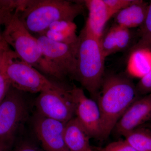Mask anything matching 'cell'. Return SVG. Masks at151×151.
Segmentation results:
<instances>
[{
    "label": "cell",
    "instance_id": "obj_1",
    "mask_svg": "<svg viewBox=\"0 0 151 151\" xmlns=\"http://www.w3.org/2000/svg\"><path fill=\"white\" fill-rule=\"evenodd\" d=\"M138 95L136 86L127 74L105 76L96 101L101 114V140L109 137L119 119L139 97Z\"/></svg>",
    "mask_w": 151,
    "mask_h": 151
},
{
    "label": "cell",
    "instance_id": "obj_2",
    "mask_svg": "<svg viewBox=\"0 0 151 151\" xmlns=\"http://www.w3.org/2000/svg\"><path fill=\"white\" fill-rule=\"evenodd\" d=\"M83 1L29 0L22 12L18 13L19 18L32 34H42L50 26L59 21L74 22L84 13Z\"/></svg>",
    "mask_w": 151,
    "mask_h": 151
},
{
    "label": "cell",
    "instance_id": "obj_3",
    "mask_svg": "<svg viewBox=\"0 0 151 151\" xmlns=\"http://www.w3.org/2000/svg\"><path fill=\"white\" fill-rule=\"evenodd\" d=\"M105 58L100 41L83 27L78 35L74 79L96 101L105 77Z\"/></svg>",
    "mask_w": 151,
    "mask_h": 151
},
{
    "label": "cell",
    "instance_id": "obj_4",
    "mask_svg": "<svg viewBox=\"0 0 151 151\" xmlns=\"http://www.w3.org/2000/svg\"><path fill=\"white\" fill-rule=\"evenodd\" d=\"M2 36L22 60L45 76L56 80L54 72L42 55L37 39L26 27L15 12L6 22Z\"/></svg>",
    "mask_w": 151,
    "mask_h": 151
},
{
    "label": "cell",
    "instance_id": "obj_5",
    "mask_svg": "<svg viewBox=\"0 0 151 151\" xmlns=\"http://www.w3.org/2000/svg\"><path fill=\"white\" fill-rule=\"evenodd\" d=\"M29 111L30 103L25 92L11 86L0 104V143L13 145Z\"/></svg>",
    "mask_w": 151,
    "mask_h": 151
},
{
    "label": "cell",
    "instance_id": "obj_6",
    "mask_svg": "<svg viewBox=\"0 0 151 151\" xmlns=\"http://www.w3.org/2000/svg\"><path fill=\"white\" fill-rule=\"evenodd\" d=\"M45 59L51 68L57 80L62 81L67 76L74 79L76 71L77 43H59L43 35L35 37Z\"/></svg>",
    "mask_w": 151,
    "mask_h": 151
},
{
    "label": "cell",
    "instance_id": "obj_7",
    "mask_svg": "<svg viewBox=\"0 0 151 151\" xmlns=\"http://www.w3.org/2000/svg\"><path fill=\"white\" fill-rule=\"evenodd\" d=\"M6 73L11 86L25 93H40L49 90L58 91L65 87L51 81L18 56L9 64Z\"/></svg>",
    "mask_w": 151,
    "mask_h": 151
},
{
    "label": "cell",
    "instance_id": "obj_8",
    "mask_svg": "<svg viewBox=\"0 0 151 151\" xmlns=\"http://www.w3.org/2000/svg\"><path fill=\"white\" fill-rule=\"evenodd\" d=\"M36 112L42 116L66 123L75 116V105L66 87L58 91L49 90L40 93L35 100Z\"/></svg>",
    "mask_w": 151,
    "mask_h": 151
},
{
    "label": "cell",
    "instance_id": "obj_9",
    "mask_svg": "<svg viewBox=\"0 0 151 151\" xmlns=\"http://www.w3.org/2000/svg\"><path fill=\"white\" fill-rule=\"evenodd\" d=\"M75 105V116L91 138L101 139L102 124L97 102L86 96L83 89L76 86L70 89Z\"/></svg>",
    "mask_w": 151,
    "mask_h": 151
},
{
    "label": "cell",
    "instance_id": "obj_10",
    "mask_svg": "<svg viewBox=\"0 0 151 151\" xmlns=\"http://www.w3.org/2000/svg\"><path fill=\"white\" fill-rule=\"evenodd\" d=\"M65 124L44 117L36 112L33 118V130L45 150L69 151L64 142Z\"/></svg>",
    "mask_w": 151,
    "mask_h": 151
},
{
    "label": "cell",
    "instance_id": "obj_11",
    "mask_svg": "<svg viewBox=\"0 0 151 151\" xmlns=\"http://www.w3.org/2000/svg\"><path fill=\"white\" fill-rule=\"evenodd\" d=\"M151 119V94L139 97L131 104L116 124L113 132L124 136Z\"/></svg>",
    "mask_w": 151,
    "mask_h": 151
},
{
    "label": "cell",
    "instance_id": "obj_12",
    "mask_svg": "<svg viewBox=\"0 0 151 151\" xmlns=\"http://www.w3.org/2000/svg\"><path fill=\"white\" fill-rule=\"evenodd\" d=\"M83 1L88 11V17L84 28L100 41L105 31L107 23L113 15L104 0H85Z\"/></svg>",
    "mask_w": 151,
    "mask_h": 151
},
{
    "label": "cell",
    "instance_id": "obj_13",
    "mask_svg": "<svg viewBox=\"0 0 151 151\" xmlns=\"http://www.w3.org/2000/svg\"><path fill=\"white\" fill-rule=\"evenodd\" d=\"M88 133L75 117L65 124V145L69 151H94L90 145Z\"/></svg>",
    "mask_w": 151,
    "mask_h": 151
},
{
    "label": "cell",
    "instance_id": "obj_14",
    "mask_svg": "<svg viewBox=\"0 0 151 151\" xmlns=\"http://www.w3.org/2000/svg\"><path fill=\"white\" fill-rule=\"evenodd\" d=\"M149 4L142 0H136L132 4L115 15V24L131 29L140 27L145 22Z\"/></svg>",
    "mask_w": 151,
    "mask_h": 151
},
{
    "label": "cell",
    "instance_id": "obj_15",
    "mask_svg": "<svg viewBox=\"0 0 151 151\" xmlns=\"http://www.w3.org/2000/svg\"><path fill=\"white\" fill-rule=\"evenodd\" d=\"M76 29L77 26L74 22L59 21L52 24L41 35L59 43L75 45L78 41Z\"/></svg>",
    "mask_w": 151,
    "mask_h": 151
},
{
    "label": "cell",
    "instance_id": "obj_16",
    "mask_svg": "<svg viewBox=\"0 0 151 151\" xmlns=\"http://www.w3.org/2000/svg\"><path fill=\"white\" fill-rule=\"evenodd\" d=\"M151 70V51L138 50L128 55L127 75L130 77L142 78Z\"/></svg>",
    "mask_w": 151,
    "mask_h": 151
},
{
    "label": "cell",
    "instance_id": "obj_17",
    "mask_svg": "<svg viewBox=\"0 0 151 151\" xmlns=\"http://www.w3.org/2000/svg\"><path fill=\"white\" fill-rule=\"evenodd\" d=\"M125 140L137 151H151V130L139 127L124 136Z\"/></svg>",
    "mask_w": 151,
    "mask_h": 151
},
{
    "label": "cell",
    "instance_id": "obj_18",
    "mask_svg": "<svg viewBox=\"0 0 151 151\" xmlns=\"http://www.w3.org/2000/svg\"><path fill=\"white\" fill-rule=\"evenodd\" d=\"M17 56L15 52L9 47L4 52L0 60V104L11 86L7 75V68L11 61Z\"/></svg>",
    "mask_w": 151,
    "mask_h": 151
},
{
    "label": "cell",
    "instance_id": "obj_19",
    "mask_svg": "<svg viewBox=\"0 0 151 151\" xmlns=\"http://www.w3.org/2000/svg\"><path fill=\"white\" fill-rule=\"evenodd\" d=\"M139 39L128 50V54L138 50H146L151 51V1L145 19L140 27Z\"/></svg>",
    "mask_w": 151,
    "mask_h": 151
},
{
    "label": "cell",
    "instance_id": "obj_20",
    "mask_svg": "<svg viewBox=\"0 0 151 151\" xmlns=\"http://www.w3.org/2000/svg\"><path fill=\"white\" fill-rule=\"evenodd\" d=\"M112 27L114 30L116 52L129 50L131 47L132 37L130 29L116 24Z\"/></svg>",
    "mask_w": 151,
    "mask_h": 151
},
{
    "label": "cell",
    "instance_id": "obj_21",
    "mask_svg": "<svg viewBox=\"0 0 151 151\" xmlns=\"http://www.w3.org/2000/svg\"><path fill=\"white\" fill-rule=\"evenodd\" d=\"M136 0H104L113 17L117 13L131 5Z\"/></svg>",
    "mask_w": 151,
    "mask_h": 151
},
{
    "label": "cell",
    "instance_id": "obj_22",
    "mask_svg": "<svg viewBox=\"0 0 151 151\" xmlns=\"http://www.w3.org/2000/svg\"><path fill=\"white\" fill-rule=\"evenodd\" d=\"M97 151H137L125 140L109 143L104 147L97 149Z\"/></svg>",
    "mask_w": 151,
    "mask_h": 151
},
{
    "label": "cell",
    "instance_id": "obj_23",
    "mask_svg": "<svg viewBox=\"0 0 151 151\" xmlns=\"http://www.w3.org/2000/svg\"><path fill=\"white\" fill-rule=\"evenodd\" d=\"M136 88L138 95L151 94V70L140 78Z\"/></svg>",
    "mask_w": 151,
    "mask_h": 151
},
{
    "label": "cell",
    "instance_id": "obj_24",
    "mask_svg": "<svg viewBox=\"0 0 151 151\" xmlns=\"http://www.w3.org/2000/svg\"><path fill=\"white\" fill-rule=\"evenodd\" d=\"M14 151H45L35 143L29 140L22 141L15 148Z\"/></svg>",
    "mask_w": 151,
    "mask_h": 151
},
{
    "label": "cell",
    "instance_id": "obj_25",
    "mask_svg": "<svg viewBox=\"0 0 151 151\" xmlns=\"http://www.w3.org/2000/svg\"><path fill=\"white\" fill-rule=\"evenodd\" d=\"M15 12L8 9L0 8V34L1 27L4 25Z\"/></svg>",
    "mask_w": 151,
    "mask_h": 151
},
{
    "label": "cell",
    "instance_id": "obj_26",
    "mask_svg": "<svg viewBox=\"0 0 151 151\" xmlns=\"http://www.w3.org/2000/svg\"><path fill=\"white\" fill-rule=\"evenodd\" d=\"M10 47L8 44L5 41L2 36L1 33L0 34V60L3 54Z\"/></svg>",
    "mask_w": 151,
    "mask_h": 151
},
{
    "label": "cell",
    "instance_id": "obj_27",
    "mask_svg": "<svg viewBox=\"0 0 151 151\" xmlns=\"http://www.w3.org/2000/svg\"><path fill=\"white\" fill-rule=\"evenodd\" d=\"M12 146L0 143V151H12Z\"/></svg>",
    "mask_w": 151,
    "mask_h": 151
},
{
    "label": "cell",
    "instance_id": "obj_28",
    "mask_svg": "<svg viewBox=\"0 0 151 151\" xmlns=\"http://www.w3.org/2000/svg\"></svg>",
    "mask_w": 151,
    "mask_h": 151
}]
</instances>
